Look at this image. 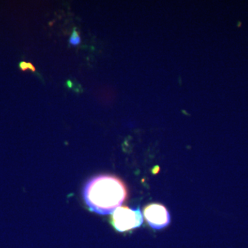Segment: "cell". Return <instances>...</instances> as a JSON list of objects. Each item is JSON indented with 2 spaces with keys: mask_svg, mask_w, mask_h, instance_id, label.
<instances>
[{
  "mask_svg": "<svg viewBox=\"0 0 248 248\" xmlns=\"http://www.w3.org/2000/svg\"><path fill=\"white\" fill-rule=\"evenodd\" d=\"M83 197L91 211L109 215L126 200L128 190L120 178L102 174L91 178L85 184Z\"/></svg>",
  "mask_w": 248,
  "mask_h": 248,
  "instance_id": "1",
  "label": "cell"
},
{
  "mask_svg": "<svg viewBox=\"0 0 248 248\" xmlns=\"http://www.w3.org/2000/svg\"><path fill=\"white\" fill-rule=\"evenodd\" d=\"M143 214L140 208L120 206L112 213L110 223L116 231L124 232L138 228L143 224Z\"/></svg>",
  "mask_w": 248,
  "mask_h": 248,
  "instance_id": "2",
  "label": "cell"
},
{
  "mask_svg": "<svg viewBox=\"0 0 248 248\" xmlns=\"http://www.w3.org/2000/svg\"><path fill=\"white\" fill-rule=\"evenodd\" d=\"M143 215L147 223L152 228L161 230L170 223V215L164 205L159 203H151L143 210Z\"/></svg>",
  "mask_w": 248,
  "mask_h": 248,
  "instance_id": "3",
  "label": "cell"
},
{
  "mask_svg": "<svg viewBox=\"0 0 248 248\" xmlns=\"http://www.w3.org/2000/svg\"><path fill=\"white\" fill-rule=\"evenodd\" d=\"M69 43L72 46H78L81 43V38H80L79 33H78L76 29H75L73 34H72L71 38H70Z\"/></svg>",
  "mask_w": 248,
  "mask_h": 248,
  "instance_id": "4",
  "label": "cell"
},
{
  "mask_svg": "<svg viewBox=\"0 0 248 248\" xmlns=\"http://www.w3.org/2000/svg\"><path fill=\"white\" fill-rule=\"evenodd\" d=\"M20 67L22 70H25L27 69V68H29V69L32 70V71H35V68H34L33 66H32L31 63H25V62H22V63H21Z\"/></svg>",
  "mask_w": 248,
  "mask_h": 248,
  "instance_id": "5",
  "label": "cell"
}]
</instances>
